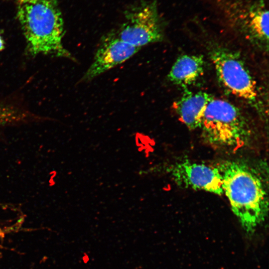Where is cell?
<instances>
[{"instance_id":"obj_1","label":"cell","mask_w":269,"mask_h":269,"mask_svg":"<svg viewBox=\"0 0 269 269\" xmlns=\"http://www.w3.org/2000/svg\"><path fill=\"white\" fill-rule=\"evenodd\" d=\"M16 3L17 18L31 54L74 60L63 44L64 22L57 0H16Z\"/></svg>"},{"instance_id":"obj_2","label":"cell","mask_w":269,"mask_h":269,"mask_svg":"<svg viewBox=\"0 0 269 269\" xmlns=\"http://www.w3.org/2000/svg\"><path fill=\"white\" fill-rule=\"evenodd\" d=\"M218 168L233 212L245 229H253L264 221L268 211V194L261 176L241 161H227Z\"/></svg>"},{"instance_id":"obj_3","label":"cell","mask_w":269,"mask_h":269,"mask_svg":"<svg viewBox=\"0 0 269 269\" xmlns=\"http://www.w3.org/2000/svg\"><path fill=\"white\" fill-rule=\"evenodd\" d=\"M200 128L204 140L218 147L239 148L248 144L251 138L250 127L240 110L226 100L213 97Z\"/></svg>"},{"instance_id":"obj_4","label":"cell","mask_w":269,"mask_h":269,"mask_svg":"<svg viewBox=\"0 0 269 269\" xmlns=\"http://www.w3.org/2000/svg\"><path fill=\"white\" fill-rule=\"evenodd\" d=\"M210 55L218 79L224 88L262 113L263 106L256 82L240 56L221 46L213 47Z\"/></svg>"},{"instance_id":"obj_5","label":"cell","mask_w":269,"mask_h":269,"mask_svg":"<svg viewBox=\"0 0 269 269\" xmlns=\"http://www.w3.org/2000/svg\"><path fill=\"white\" fill-rule=\"evenodd\" d=\"M124 18L116 32L123 41L141 48L163 39L162 23L156 0H137L126 8Z\"/></svg>"},{"instance_id":"obj_6","label":"cell","mask_w":269,"mask_h":269,"mask_svg":"<svg viewBox=\"0 0 269 269\" xmlns=\"http://www.w3.org/2000/svg\"><path fill=\"white\" fill-rule=\"evenodd\" d=\"M238 11L231 4V12L235 13V24L250 41L265 50L269 45V11L263 0L239 2Z\"/></svg>"},{"instance_id":"obj_7","label":"cell","mask_w":269,"mask_h":269,"mask_svg":"<svg viewBox=\"0 0 269 269\" xmlns=\"http://www.w3.org/2000/svg\"><path fill=\"white\" fill-rule=\"evenodd\" d=\"M168 171L179 186L219 195L224 193L222 176L218 167L185 160L174 164Z\"/></svg>"},{"instance_id":"obj_8","label":"cell","mask_w":269,"mask_h":269,"mask_svg":"<svg viewBox=\"0 0 269 269\" xmlns=\"http://www.w3.org/2000/svg\"><path fill=\"white\" fill-rule=\"evenodd\" d=\"M141 48L121 40L116 32L103 37L92 63L83 75V81H90L124 62Z\"/></svg>"},{"instance_id":"obj_9","label":"cell","mask_w":269,"mask_h":269,"mask_svg":"<svg viewBox=\"0 0 269 269\" xmlns=\"http://www.w3.org/2000/svg\"><path fill=\"white\" fill-rule=\"evenodd\" d=\"M212 98L208 93L185 90L173 103V108L180 120L190 130L200 128L204 113Z\"/></svg>"},{"instance_id":"obj_10","label":"cell","mask_w":269,"mask_h":269,"mask_svg":"<svg viewBox=\"0 0 269 269\" xmlns=\"http://www.w3.org/2000/svg\"><path fill=\"white\" fill-rule=\"evenodd\" d=\"M205 61L202 55H181L176 60L167 75L173 84L186 87L203 74Z\"/></svg>"},{"instance_id":"obj_11","label":"cell","mask_w":269,"mask_h":269,"mask_svg":"<svg viewBox=\"0 0 269 269\" xmlns=\"http://www.w3.org/2000/svg\"><path fill=\"white\" fill-rule=\"evenodd\" d=\"M4 48V41L0 35V51L2 50Z\"/></svg>"}]
</instances>
